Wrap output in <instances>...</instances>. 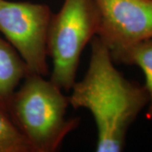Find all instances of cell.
Listing matches in <instances>:
<instances>
[{
	"mask_svg": "<svg viewBox=\"0 0 152 152\" xmlns=\"http://www.w3.org/2000/svg\"><path fill=\"white\" fill-rule=\"evenodd\" d=\"M86 73L75 81L69 96V106L92 115L96 128L97 152H120L131 125L148 105L145 86L127 80L115 67L106 45L95 37Z\"/></svg>",
	"mask_w": 152,
	"mask_h": 152,
	"instance_id": "6da1fadb",
	"label": "cell"
},
{
	"mask_svg": "<svg viewBox=\"0 0 152 152\" xmlns=\"http://www.w3.org/2000/svg\"><path fill=\"white\" fill-rule=\"evenodd\" d=\"M69 96L45 76L29 73L14 93L8 114L33 152H55L80 124L67 118Z\"/></svg>",
	"mask_w": 152,
	"mask_h": 152,
	"instance_id": "7a4b0ae2",
	"label": "cell"
},
{
	"mask_svg": "<svg viewBox=\"0 0 152 152\" xmlns=\"http://www.w3.org/2000/svg\"><path fill=\"white\" fill-rule=\"evenodd\" d=\"M100 13L94 0H64L53 14L47 36V52L52 59L50 80L69 91L76 81L82 53L97 36Z\"/></svg>",
	"mask_w": 152,
	"mask_h": 152,
	"instance_id": "3957f363",
	"label": "cell"
},
{
	"mask_svg": "<svg viewBox=\"0 0 152 152\" xmlns=\"http://www.w3.org/2000/svg\"><path fill=\"white\" fill-rule=\"evenodd\" d=\"M53 11L48 4L0 0V34L14 47L29 73H49L47 36Z\"/></svg>",
	"mask_w": 152,
	"mask_h": 152,
	"instance_id": "277c9868",
	"label": "cell"
},
{
	"mask_svg": "<svg viewBox=\"0 0 152 152\" xmlns=\"http://www.w3.org/2000/svg\"><path fill=\"white\" fill-rule=\"evenodd\" d=\"M100 13L97 37L113 61L127 49L152 38V0H94Z\"/></svg>",
	"mask_w": 152,
	"mask_h": 152,
	"instance_id": "5b68a950",
	"label": "cell"
},
{
	"mask_svg": "<svg viewBox=\"0 0 152 152\" xmlns=\"http://www.w3.org/2000/svg\"><path fill=\"white\" fill-rule=\"evenodd\" d=\"M29 70L14 47L0 34V109L8 113L14 93Z\"/></svg>",
	"mask_w": 152,
	"mask_h": 152,
	"instance_id": "8992f818",
	"label": "cell"
},
{
	"mask_svg": "<svg viewBox=\"0 0 152 152\" xmlns=\"http://www.w3.org/2000/svg\"><path fill=\"white\" fill-rule=\"evenodd\" d=\"M115 63L138 66L143 72L149 102L146 117L152 119V38L127 49L114 60Z\"/></svg>",
	"mask_w": 152,
	"mask_h": 152,
	"instance_id": "52a82bcc",
	"label": "cell"
},
{
	"mask_svg": "<svg viewBox=\"0 0 152 152\" xmlns=\"http://www.w3.org/2000/svg\"><path fill=\"white\" fill-rule=\"evenodd\" d=\"M0 152H33L32 148L10 119L0 109Z\"/></svg>",
	"mask_w": 152,
	"mask_h": 152,
	"instance_id": "ba28073f",
	"label": "cell"
}]
</instances>
